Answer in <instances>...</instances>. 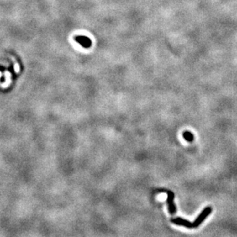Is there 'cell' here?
Here are the masks:
<instances>
[{
    "instance_id": "277c9868",
    "label": "cell",
    "mask_w": 237,
    "mask_h": 237,
    "mask_svg": "<svg viewBox=\"0 0 237 237\" xmlns=\"http://www.w3.org/2000/svg\"><path fill=\"white\" fill-rule=\"evenodd\" d=\"M77 40L79 43H81L82 45L85 46V47H89L91 45V42L88 39L85 37H78Z\"/></svg>"
},
{
    "instance_id": "3957f363",
    "label": "cell",
    "mask_w": 237,
    "mask_h": 237,
    "mask_svg": "<svg viewBox=\"0 0 237 237\" xmlns=\"http://www.w3.org/2000/svg\"><path fill=\"white\" fill-rule=\"evenodd\" d=\"M171 222L174 223V224L178 225V226H184V227L188 228V229H192L193 228V223L190 222L187 219H183L181 217H176L171 219Z\"/></svg>"
},
{
    "instance_id": "7a4b0ae2",
    "label": "cell",
    "mask_w": 237,
    "mask_h": 237,
    "mask_svg": "<svg viewBox=\"0 0 237 237\" xmlns=\"http://www.w3.org/2000/svg\"><path fill=\"white\" fill-rule=\"evenodd\" d=\"M166 193H167L168 210H169L170 214L173 215V214H174L176 211V206H175L174 202H173V200H174V193H173L172 191H171V190H167Z\"/></svg>"
},
{
    "instance_id": "6da1fadb",
    "label": "cell",
    "mask_w": 237,
    "mask_h": 237,
    "mask_svg": "<svg viewBox=\"0 0 237 237\" xmlns=\"http://www.w3.org/2000/svg\"><path fill=\"white\" fill-rule=\"evenodd\" d=\"M212 213V208L210 207H207L203 209V211L200 213V215L197 216V219L193 221V228H197L201 223L205 220L206 218Z\"/></svg>"
},
{
    "instance_id": "5b68a950",
    "label": "cell",
    "mask_w": 237,
    "mask_h": 237,
    "mask_svg": "<svg viewBox=\"0 0 237 237\" xmlns=\"http://www.w3.org/2000/svg\"><path fill=\"white\" fill-rule=\"evenodd\" d=\"M183 138L187 140V141H189V142H192L194 139L193 134L190 131H187H187L183 132Z\"/></svg>"
}]
</instances>
